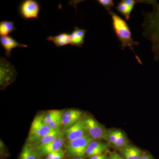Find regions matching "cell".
<instances>
[{
	"label": "cell",
	"instance_id": "6da1fadb",
	"mask_svg": "<svg viewBox=\"0 0 159 159\" xmlns=\"http://www.w3.org/2000/svg\"><path fill=\"white\" fill-rule=\"evenodd\" d=\"M150 5L153 9L145 13L143 34L151 43L154 59L159 61V2L152 1Z\"/></svg>",
	"mask_w": 159,
	"mask_h": 159
},
{
	"label": "cell",
	"instance_id": "7a4b0ae2",
	"mask_svg": "<svg viewBox=\"0 0 159 159\" xmlns=\"http://www.w3.org/2000/svg\"><path fill=\"white\" fill-rule=\"evenodd\" d=\"M112 19V25L115 34L121 43L122 50L129 47L134 54L135 56L139 63L142 64V61L138 57L134 51V46L139 44V43L134 41L132 37L131 31L128 24L116 13L112 11H109Z\"/></svg>",
	"mask_w": 159,
	"mask_h": 159
},
{
	"label": "cell",
	"instance_id": "3957f363",
	"mask_svg": "<svg viewBox=\"0 0 159 159\" xmlns=\"http://www.w3.org/2000/svg\"><path fill=\"white\" fill-rule=\"evenodd\" d=\"M43 116L37 115L33 119L27 140L28 144H35L52 130L48 125L44 123Z\"/></svg>",
	"mask_w": 159,
	"mask_h": 159
},
{
	"label": "cell",
	"instance_id": "277c9868",
	"mask_svg": "<svg viewBox=\"0 0 159 159\" xmlns=\"http://www.w3.org/2000/svg\"><path fill=\"white\" fill-rule=\"evenodd\" d=\"M93 139L88 135L68 142L66 145V153L74 158H83L85 156L87 148Z\"/></svg>",
	"mask_w": 159,
	"mask_h": 159
},
{
	"label": "cell",
	"instance_id": "5b68a950",
	"mask_svg": "<svg viewBox=\"0 0 159 159\" xmlns=\"http://www.w3.org/2000/svg\"><path fill=\"white\" fill-rule=\"evenodd\" d=\"M87 134L94 140L106 139L107 132L104 126L90 116L82 118Z\"/></svg>",
	"mask_w": 159,
	"mask_h": 159
},
{
	"label": "cell",
	"instance_id": "8992f818",
	"mask_svg": "<svg viewBox=\"0 0 159 159\" xmlns=\"http://www.w3.org/2000/svg\"><path fill=\"white\" fill-rule=\"evenodd\" d=\"M40 5L36 0H24L20 3L18 11L23 19H39Z\"/></svg>",
	"mask_w": 159,
	"mask_h": 159
},
{
	"label": "cell",
	"instance_id": "52a82bcc",
	"mask_svg": "<svg viewBox=\"0 0 159 159\" xmlns=\"http://www.w3.org/2000/svg\"><path fill=\"white\" fill-rule=\"evenodd\" d=\"M16 70L13 66L4 57L0 59V84L1 89L6 88L14 81Z\"/></svg>",
	"mask_w": 159,
	"mask_h": 159
},
{
	"label": "cell",
	"instance_id": "ba28073f",
	"mask_svg": "<svg viewBox=\"0 0 159 159\" xmlns=\"http://www.w3.org/2000/svg\"><path fill=\"white\" fill-rule=\"evenodd\" d=\"M83 112L77 109H70L64 112L62 115L61 126L66 129L82 119Z\"/></svg>",
	"mask_w": 159,
	"mask_h": 159
},
{
	"label": "cell",
	"instance_id": "9c48e42d",
	"mask_svg": "<svg viewBox=\"0 0 159 159\" xmlns=\"http://www.w3.org/2000/svg\"><path fill=\"white\" fill-rule=\"evenodd\" d=\"M64 135L66 139L68 142L87 135L82 119L70 128L66 129Z\"/></svg>",
	"mask_w": 159,
	"mask_h": 159
},
{
	"label": "cell",
	"instance_id": "30bf717a",
	"mask_svg": "<svg viewBox=\"0 0 159 159\" xmlns=\"http://www.w3.org/2000/svg\"><path fill=\"white\" fill-rule=\"evenodd\" d=\"M64 144V141L62 135L61 134L53 142L36 147L39 153L43 157L46 156H47L49 154L60 150L62 148Z\"/></svg>",
	"mask_w": 159,
	"mask_h": 159
},
{
	"label": "cell",
	"instance_id": "8fae6325",
	"mask_svg": "<svg viewBox=\"0 0 159 159\" xmlns=\"http://www.w3.org/2000/svg\"><path fill=\"white\" fill-rule=\"evenodd\" d=\"M0 44L5 51V54L7 57H11V51L16 48H28L27 45L23 44L18 42L12 36H1Z\"/></svg>",
	"mask_w": 159,
	"mask_h": 159
},
{
	"label": "cell",
	"instance_id": "7c38bea8",
	"mask_svg": "<svg viewBox=\"0 0 159 159\" xmlns=\"http://www.w3.org/2000/svg\"><path fill=\"white\" fill-rule=\"evenodd\" d=\"M108 146L106 143L99 140H93L89 143L86 152L87 157L95 156L104 153L107 150Z\"/></svg>",
	"mask_w": 159,
	"mask_h": 159
},
{
	"label": "cell",
	"instance_id": "4fadbf2b",
	"mask_svg": "<svg viewBox=\"0 0 159 159\" xmlns=\"http://www.w3.org/2000/svg\"><path fill=\"white\" fill-rule=\"evenodd\" d=\"M137 2L138 1L134 0H122L118 3L116 9L128 20L130 19L131 13Z\"/></svg>",
	"mask_w": 159,
	"mask_h": 159
},
{
	"label": "cell",
	"instance_id": "5bb4252c",
	"mask_svg": "<svg viewBox=\"0 0 159 159\" xmlns=\"http://www.w3.org/2000/svg\"><path fill=\"white\" fill-rule=\"evenodd\" d=\"M86 33L85 29H80L75 26L74 30L70 33L71 45L77 48H82L84 43Z\"/></svg>",
	"mask_w": 159,
	"mask_h": 159
},
{
	"label": "cell",
	"instance_id": "9a60e30c",
	"mask_svg": "<svg viewBox=\"0 0 159 159\" xmlns=\"http://www.w3.org/2000/svg\"><path fill=\"white\" fill-rule=\"evenodd\" d=\"M42 157L36 146L27 143L23 147L19 159H40Z\"/></svg>",
	"mask_w": 159,
	"mask_h": 159
},
{
	"label": "cell",
	"instance_id": "2e32d148",
	"mask_svg": "<svg viewBox=\"0 0 159 159\" xmlns=\"http://www.w3.org/2000/svg\"><path fill=\"white\" fill-rule=\"evenodd\" d=\"M48 41L52 42L57 48L70 45V33L63 32L52 36L50 35L47 38Z\"/></svg>",
	"mask_w": 159,
	"mask_h": 159
},
{
	"label": "cell",
	"instance_id": "e0dca14e",
	"mask_svg": "<svg viewBox=\"0 0 159 159\" xmlns=\"http://www.w3.org/2000/svg\"><path fill=\"white\" fill-rule=\"evenodd\" d=\"M120 151L124 159H140L143 154L139 148L129 145Z\"/></svg>",
	"mask_w": 159,
	"mask_h": 159
},
{
	"label": "cell",
	"instance_id": "ac0fdd59",
	"mask_svg": "<svg viewBox=\"0 0 159 159\" xmlns=\"http://www.w3.org/2000/svg\"><path fill=\"white\" fill-rule=\"evenodd\" d=\"M16 30L17 29L15 27L14 22L7 20H2L0 22L1 36H8Z\"/></svg>",
	"mask_w": 159,
	"mask_h": 159
},
{
	"label": "cell",
	"instance_id": "d6986e66",
	"mask_svg": "<svg viewBox=\"0 0 159 159\" xmlns=\"http://www.w3.org/2000/svg\"><path fill=\"white\" fill-rule=\"evenodd\" d=\"M61 134H61L60 129H52V130L48 134L46 135L44 137L39 141L33 145L36 146H38L39 145L48 144V143L53 142Z\"/></svg>",
	"mask_w": 159,
	"mask_h": 159
},
{
	"label": "cell",
	"instance_id": "ffe728a7",
	"mask_svg": "<svg viewBox=\"0 0 159 159\" xmlns=\"http://www.w3.org/2000/svg\"><path fill=\"white\" fill-rule=\"evenodd\" d=\"M128 145L129 141L127 137L121 130H119L116 142L114 147L118 150H121Z\"/></svg>",
	"mask_w": 159,
	"mask_h": 159
},
{
	"label": "cell",
	"instance_id": "44dd1931",
	"mask_svg": "<svg viewBox=\"0 0 159 159\" xmlns=\"http://www.w3.org/2000/svg\"><path fill=\"white\" fill-rule=\"evenodd\" d=\"M62 113V112L60 110L48 111L43 116V121L44 123L46 125H48L55 118Z\"/></svg>",
	"mask_w": 159,
	"mask_h": 159
},
{
	"label": "cell",
	"instance_id": "7402d4cb",
	"mask_svg": "<svg viewBox=\"0 0 159 159\" xmlns=\"http://www.w3.org/2000/svg\"><path fill=\"white\" fill-rule=\"evenodd\" d=\"M119 130V129H110L107 132L106 140H107L114 147L116 142Z\"/></svg>",
	"mask_w": 159,
	"mask_h": 159
},
{
	"label": "cell",
	"instance_id": "603a6c76",
	"mask_svg": "<svg viewBox=\"0 0 159 159\" xmlns=\"http://www.w3.org/2000/svg\"><path fill=\"white\" fill-rule=\"evenodd\" d=\"M62 115H60L57 118H55L48 125L52 129H60V127L61 126V120H62Z\"/></svg>",
	"mask_w": 159,
	"mask_h": 159
},
{
	"label": "cell",
	"instance_id": "cb8c5ba5",
	"mask_svg": "<svg viewBox=\"0 0 159 159\" xmlns=\"http://www.w3.org/2000/svg\"><path fill=\"white\" fill-rule=\"evenodd\" d=\"M65 153L66 151L61 148L57 151L49 154L47 157L50 159H63Z\"/></svg>",
	"mask_w": 159,
	"mask_h": 159
},
{
	"label": "cell",
	"instance_id": "d4e9b609",
	"mask_svg": "<svg viewBox=\"0 0 159 159\" xmlns=\"http://www.w3.org/2000/svg\"><path fill=\"white\" fill-rule=\"evenodd\" d=\"M97 2L100 6L106 9L108 12L111 11V9L114 6V3L112 0H98Z\"/></svg>",
	"mask_w": 159,
	"mask_h": 159
},
{
	"label": "cell",
	"instance_id": "484cf974",
	"mask_svg": "<svg viewBox=\"0 0 159 159\" xmlns=\"http://www.w3.org/2000/svg\"><path fill=\"white\" fill-rule=\"evenodd\" d=\"M108 159H124L122 156L119 155V154L116 152H111L109 156Z\"/></svg>",
	"mask_w": 159,
	"mask_h": 159
},
{
	"label": "cell",
	"instance_id": "4316f807",
	"mask_svg": "<svg viewBox=\"0 0 159 159\" xmlns=\"http://www.w3.org/2000/svg\"><path fill=\"white\" fill-rule=\"evenodd\" d=\"M109 156L105 153L99 155L95 156L90 157L89 159H108Z\"/></svg>",
	"mask_w": 159,
	"mask_h": 159
},
{
	"label": "cell",
	"instance_id": "83f0119b",
	"mask_svg": "<svg viewBox=\"0 0 159 159\" xmlns=\"http://www.w3.org/2000/svg\"><path fill=\"white\" fill-rule=\"evenodd\" d=\"M4 155H6V147L2 140L1 141V155L3 156Z\"/></svg>",
	"mask_w": 159,
	"mask_h": 159
},
{
	"label": "cell",
	"instance_id": "f1b7e54d",
	"mask_svg": "<svg viewBox=\"0 0 159 159\" xmlns=\"http://www.w3.org/2000/svg\"><path fill=\"white\" fill-rule=\"evenodd\" d=\"M140 159H152L150 156L147 154L144 153L143 152L142 157Z\"/></svg>",
	"mask_w": 159,
	"mask_h": 159
},
{
	"label": "cell",
	"instance_id": "f546056e",
	"mask_svg": "<svg viewBox=\"0 0 159 159\" xmlns=\"http://www.w3.org/2000/svg\"><path fill=\"white\" fill-rule=\"evenodd\" d=\"M69 159H84L83 158H74L72 157L71 158H70Z\"/></svg>",
	"mask_w": 159,
	"mask_h": 159
},
{
	"label": "cell",
	"instance_id": "4dcf8cb0",
	"mask_svg": "<svg viewBox=\"0 0 159 159\" xmlns=\"http://www.w3.org/2000/svg\"><path fill=\"white\" fill-rule=\"evenodd\" d=\"M43 159H49V158L47 157V158H44Z\"/></svg>",
	"mask_w": 159,
	"mask_h": 159
}]
</instances>
